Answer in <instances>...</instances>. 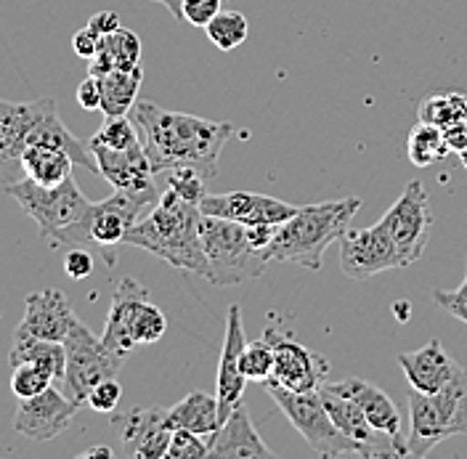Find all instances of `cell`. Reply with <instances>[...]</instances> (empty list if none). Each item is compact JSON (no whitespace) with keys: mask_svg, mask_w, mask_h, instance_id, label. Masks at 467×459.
Here are the masks:
<instances>
[{"mask_svg":"<svg viewBox=\"0 0 467 459\" xmlns=\"http://www.w3.org/2000/svg\"><path fill=\"white\" fill-rule=\"evenodd\" d=\"M168 189H173L175 194H181L183 200L189 202H202V197L207 194L204 192V175L202 172L192 171V168H175V171H168Z\"/></svg>","mask_w":467,"mask_h":459,"instance_id":"74e56055","label":"cell"},{"mask_svg":"<svg viewBox=\"0 0 467 459\" xmlns=\"http://www.w3.org/2000/svg\"><path fill=\"white\" fill-rule=\"evenodd\" d=\"M75 321H78V316L72 311L69 297L61 289H37V292L27 295L25 316H22L14 335L64 343V338H67V332L72 329Z\"/></svg>","mask_w":467,"mask_h":459,"instance_id":"e0dca14e","label":"cell"},{"mask_svg":"<svg viewBox=\"0 0 467 459\" xmlns=\"http://www.w3.org/2000/svg\"><path fill=\"white\" fill-rule=\"evenodd\" d=\"M327 385L358 403L367 420L375 425V431L385 433L390 438L396 457H407V435L401 433V414L385 391H379L372 382L358 380V377H348L343 382H327Z\"/></svg>","mask_w":467,"mask_h":459,"instance_id":"ac0fdd59","label":"cell"},{"mask_svg":"<svg viewBox=\"0 0 467 459\" xmlns=\"http://www.w3.org/2000/svg\"><path fill=\"white\" fill-rule=\"evenodd\" d=\"M337 245H340V271L353 282H367L382 271L404 268L401 253L382 221L369 229L350 226L337 239Z\"/></svg>","mask_w":467,"mask_h":459,"instance_id":"9c48e42d","label":"cell"},{"mask_svg":"<svg viewBox=\"0 0 467 459\" xmlns=\"http://www.w3.org/2000/svg\"><path fill=\"white\" fill-rule=\"evenodd\" d=\"M271 345H274V374L271 382L287 388V391H319L321 385L327 382L329 374V364L324 361V356L311 350L308 345L297 343L287 335H282L279 329L268 327L263 332Z\"/></svg>","mask_w":467,"mask_h":459,"instance_id":"7c38bea8","label":"cell"},{"mask_svg":"<svg viewBox=\"0 0 467 459\" xmlns=\"http://www.w3.org/2000/svg\"><path fill=\"white\" fill-rule=\"evenodd\" d=\"M200 224H202L200 204L183 200L173 189H165L160 194V202L151 204V213L128 229L122 245L141 247L160 260L171 263L173 268L192 271L207 279L210 268L204 258Z\"/></svg>","mask_w":467,"mask_h":459,"instance_id":"7a4b0ae2","label":"cell"},{"mask_svg":"<svg viewBox=\"0 0 467 459\" xmlns=\"http://www.w3.org/2000/svg\"><path fill=\"white\" fill-rule=\"evenodd\" d=\"M64 271L69 279H88L93 274V256L86 247H72L64 256Z\"/></svg>","mask_w":467,"mask_h":459,"instance_id":"b9f144b4","label":"cell"},{"mask_svg":"<svg viewBox=\"0 0 467 459\" xmlns=\"http://www.w3.org/2000/svg\"><path fill=\"white\" fill-rule=\"evenodd\" d=\"M144 80V69H109L99 75V88H101V112L104 117H125L139 101V88Z\"/></svg>","mask_w":467,"mask_h":459,"instance_id":"484cf974","label":"cell"},{"mask_svg":"<svg viewBox=\"0 0 467 459\" xmlns=\"http://www.w3.org/2000/svg\"><path fill=\"white\" fill-rule=\"evenodd\" d=\"M460 162H462V165L467 168V149H462V151H460Z\"/></svg>","mask_w":467,"mask_h":459,"instance_id":"f907efd6","label":"cell"},{"mask_svg":"<svg viewBox=\"0 0 467 459\" xmlns=\"http://www.w3.org/2000/svg\"><path fill=\"white\" fill-rule=\"evenodd\" d=\"M244 345H247V340H244L242 311H239V306H232L229 316H226V340H223L221 361H218V377H215V396L221 403L223 420L229 417L234 403H239L244 396L247 377L242 374V367H239V356H242Z\"/></svg>","mask_w":467,"mask_h":459,"instance_id":"ffe728a7","label":"cell"},{"mask_svg":"<svg viewBox=\"0 0 467 459\" xmlns=\"http://www.w3.org/2000/svg\"><path fill=\"white\" fill-rule=\"evenodd\" d=\"M379 221L390 231L404 260V268L417 263L422 258L433 231V210L425 186L420 181H409L404 194L388 207V213Z\"/></svg>","mask_w":467,"mask_h":459,"instance_id":"ba28073f","label":"cell"},{"mask_svg":"<svg viewBox=\"0 0 467 459\" xmlns=\"http://www.w3.org/2000/svg\"><path fill=\"white\" fill-rule=\"evenodd\" d=\"M210 454V435L192 431H173L165 459H204Z\"/></svg>","mask_w":467,"mask_h":459,"instance_id":"8d00e7d4","label":"cell"},{"mask_svg":"<svg viewBox=\"0 0 467 459\" xmlns=\"http://www.w3.org/2000/svg\"><path fill=\"white\" fill-rule=\"evenodd\" d=\"M276 226L258 224L244 226L229 218L202 215L200 236H202L204 258H207V282L215 287H234L247 279H255L271 263L265 256L268 242L274 239Z\"/></svg>","mask_w":467,"mask_h":459,"instance_id":"5b68a950","label":"cell"},{"mask_svg":"<svg viewBox=\"0 0 467 459\" xmlns=\"http://www.w3.org/2000/svg\"><path fill=\"white\" fill-rule=\"evenodd\" d=\"M204 35L210 37L213 46H218L221 51H234L239 48L247 35H250V22L244 14L239 11H221L215 14V19L204 27Z\"/></svg>","mask_w":467,"mask_h":459,"instance_id":"1f68e13d","label":"cell"},{"mask_svg":"<svg viewBox=\"0 0 467 459\" xmlns=\"http://www.w3.org/2000/svg\"><path fill=\"white\" fill-rule=\"evenodd\" d=\"M433 303L443 311L467 324V274L465 282L457 289H433Z\"/></svg>","mask_w":467,"mask_h":459,"instance_id":"60d3db41","label":"cell"},{"mask_svg":"<svg viewBox=\"0 0 467 459\" xmlns=\"http://www.w3.org/2000/svg\"><path fill=\"white\" fill-rule=\"evenodd\" d=\"M144 207H149L144 200H139L128 192H117V189L112 197L93 204L90 236H93V245L99 247L101 258L109 268L117 263V247L122 245L128 229L139 221Z\"/></svg>","mask_w":467,"mask_h":459,"instance_id":"2e32d148","label":"cell"},{"mask_svg":"<svg viewBox=\"0 0 467 459\" xmlns=\"http://www.w3.org/2000/svg\"><path fill=\"white\" fill-rule=\"evenodd\" d=\"M165 329H168L165 314L151 300H146L144 306L139 308L136 318H133V340H136V345H151L162 340Z\"/></svg>","mask_w":467,"mask_h":459,"instance_id":"e575fe53","label":"cell"},{"mask_svg":"<svg viewBox=\"0 0 467 459\" xmlns=\"http://www.w3.org/2000/svg\"><path fill=\"white\" fill-rule=\"evenodd\" d=\"M78 104L83 110H99L101 107V88H99V78L96 75H88L86 80L78 86Z\"/></svg>","mask_w":467,"mask_h":459,"instance_id":"7bdbcfd3","label":"cell"},{"mask_svg":"<svg viewBox=\"0 0 467 459\" xmlns=\"http://www.w3.org/2000/svg\"><path fill=\"white\" fill-rule=\"evenodd\" d=\"M88 27H90V32H93L96 37H104V35L115 32V29L122 27V25H119V16H117L115 11H99V14L90 16Z\"/></svg>","mask_w":467,"mask_h":459,"instance_id":"f6af8a7d","label":"cell"},{"mask_svg":"<svg viewBox=\"0 0 467 459\" xmlns=\"http://www.w3.org/2000/svg\"><path fill=\"white\" fill-rule=\"evenodd\" d=\"M96 165H99V175L107 178L117 192H128L146 204H157L160 202V189L154 183V168L146 157L144 146L136 144L130 149H109V146L93 144L88 141Z\"/></svg>","mask_w":467,"mask_h":459,"instance_id":"8fae6325","label":"cell"},{"mask_svg":"<svg viewBox=\"0 0 467 459\" xmlns=\"http://www.w3.org/2000/svg\"><path fill=\"white\" fill-rule=\"evenodd\" d=\"M72 165H75L72 157L58 146L29 144L22 154L25 175L40 186H58L72 175Z\"/></svg>","mask_w":467,"mask_h":459,"instance_id":"83f0119b","label":"cell"},{"mask_svg":"<svg viewBox=\"0 0 467 459\" xmlns=\"http://www.w3.org/2000/svg\"><path fill=\"white\" fill-rule=\"evenodd\" d=\"M112 446H90L86 452H80L78 457L80 459H93V457H104V459H112Z\"/></svg>","mask_w":467,"mask_h":459,"instance_id":"7dc6e473","label":"cell"},{"mask_svg":"<svg viewBox=\"0 0 467 459\" xmlns=\"http://www.w3.org/2000/svg\"><path fill=\"white\" fill-rule=\"evenodd\" d=\"M72 48H75V54L80 58H90L96 57V51H99V37L90 32V27H83L75 32V37H72Z\"/></svg>","mask_w":467,"mask_h":459,"instance_id":"ee69618b","label":"cell"},{"mask_svg":"<svg viewBox=\"0 0 467 459\" xmlns=\"http://www.w3.org/2000/svg\"><path fill=\"white\" fill-rule=\"evenodd\" d=\"M112 428L122 441L128 457L136 459H165L173 428L168 422V409H128L112 417Z\"/></svg>","mask_w":467,"mask_h":459,"instance_id":"4fadbf2b","label":"cell"},{"mask_svg":"<svg viewBox=\"0 0 467 459\" xmlns=\"http://www.w3.org/2000/svg\"><path fill=\"white\" fill-rule=\"evenodd\" d=\"M263 388L268 391V396L279 403V409L285 412V417L290 420V425L295 431L306 438V443L321 454V457H340V454H358V457H378L369 446L358 443L348 438L346 433L340 431L327 406L321 402L319 391H287L276 382H263Z\"/></svg>","mask_w":467,"mask_h":459,"instance_id":"8992f818","label":"cell"},{"mask_svg":"<svg viewBox=\"0 0 467 459\" xmlns=\"http://www.w3.org/2000/svg\"><path fill=\"white\" fill-rule=\"evenodd\" d=\"M239 367L242 374L253 382H268L274 374V345L263 335L258 340L244 345L242 356H239Z\"/></svg>","mask_w":467,"mask_h":459,"instance_id":"d6a6232c","label":"cell"},{"mask_svg":"<svg viewBox=\"0 0 467 459\" xmlns=\"http://www.w3.org/2000/svg\"><path fill=\"white\" fill-rule=\"evenodd\" d=\"M431 396L449 428V435H467V367H457L454 377Z\"/></svg>","mask_w":467,"mask_h":459,"instance_id":"f1b7e54d","label":"cell"},{"mask_svg":"<svg viewBox=\"0 0 467 459\" xmlns=\"http://www.w3.org/2000/svg\"><path fill=\"white\" fill-rule=\"evenodd\" d=\"M223 11V0H181V22L192 27H207L215 14Z\"/></svg>","mask_w":467,"mask_h":459,"instance_id":"ab89813d","label":"cell"},{"mask_svg":"<svg viewBox=\"0 0 467 459\" xmlns=\"http://www.w3.org/2000/svg\"><path fill=\"white\" fill-rule=\"evenodd\" d=\"M67 370H64V396L72 403L83 406L93 385L101 380L117 377L125 367V359L112 353L101 338H96L86 324L78 318L64 338Z\"/></svg>","mask_w":467,"mask_h":459,"instance_id":"52a82bcc","label":"cell"},{"mask_svg":"<svg viewBox=\"0 0 467 459\" xmlns=\"http://www.w3.org/2000/svg\"><path fill=\"white\" fill-rule=\"evenodd\" d=\"M130 120L157 175L192 168L204 178H213L218 172V157L234 136L232 122L171 112L151 101H136Z\"/></svg>","mask_w":467,"mask_h":459,"instance_id":"6da1fadb","label":"cell"},{"mask_svg":"<svg viewBox=\"0 0 467 459\" xmlns=\"http://www.w3.org/2000/svg\"><path fill=\"white\" fill-rule=\"evenodd\" d=\"M168 422L173 431L181 428V431L200 433V435H213L226 420L221 414V403L215 393L194 391L168 409Z\"/></svg>","mask_w":467,"mask_h":459,"instance_id":"cb8c5ba5","label":"cell"},{"mask_svg":"<svg viewBox=\"0 0 467 459\" xmlns=\"http://www.w3.org/2000/svg\"><path fill=\"white\" fill-rule=\"evenodd\" d=\"M154 3H162V5L173 14L175 19L181 22V0H154Z\"/></svg>","mask_w":467,"mask_h":459,"instance_id":"c3c4849f","label":"cell"},{"mask_svg":"<svg viewBox=\"0 0 467 459\" xmlns=\"http://www.w3.org/2000/svg\"><path fill=\"white\" fill-rule=\"evenodd\" d=\"M149 300V289L144 285H139L133 276H125L119 279L112 295V306H109V314H107V324H104V332H101V340L104 345L128 359L130 350L136 348L133 340V318L139 314V308Z\"/></svg>","mask_w":467,"mask_h":459,"instance_id":"d6986e66","label":"cell"},{"mask_svg":"<svg viewBox=\"0 0 467 459\" xmlns=\"http://www.w3.org/2000/svg\"><path fill=\"white\" fill-rule=\"evenodd\" d=\"M202 215H215V218H229L244 226H279L290 221L297 213V207L276 197H265L255 192H229V194H204L200 202Z\"/></svg>","mask_w":467,"mask_h":459,"instance_id":"9a60e30c","label":"cell"},{"mask_svg":"<svg viewBox=\"0 0 467 459\" xmlns=\"http://www.w3.org/2000/svg\"><path fill=\"white\" fill-rule=\"evenodd\" d=\"M119 396H122V385L117 382V377H109V380H101L99 385L90 388L86 403L99 414H115Z\"/></svg>","mask_w":467,"mask_h":459,"instance_id":"f35d334b","label":"cell"},{"mask_svg":"<svg viewBox=\"0 0 467 459\" xmlns=\"http://www.w3.org/2000/svg\"><path fill=\"white\" fill-rule=\"evenodd\" d=\"M54 377L35 367V364H19V367H11V391L14 396L22 402V399H32L37 393H43L46 388H51Z\"/></svg>","mask_w":467,"mask_h":459,"instance_id":"d590c367","label":"cell"},{"mask_svg":"<svg viewBox=\"0 0 467 459\" xmlns=\"http://www.w3.org/2000/svg\"><path fill=\"white\" fill-rule=\"evenodd\" d=\"M19 364H35L46 370L57 382H64V370H67L64 343L14 335V345L8 350V367H19Z\"/></svg>","mask_w":467,"mask_h":459,"instance_id":"4316f807","label":"cell"},{"mask_svg":"<svg viewBox=\"0 0 467 459\" xmlns=\"http://www.w3.org/2000/svg\"><path fill=\"white\" fill-rule=\"evenodd\" d=\"M141 67V40L136 32L117 27L99 37V51L88 61V75H104L109 69H136Z\"/></svg>","mask_w":467,"mask_h":459,"instance_id":"d4e9b609","label":"cell"},{"mask_svg":"<svg viewBox=\"0 0 467 459\" xmlns=\"http://www.w3.org/2000/svg\"><path fill=\"white\" fill-rule=\"evenodd\" d=\"M451 149L446 144V136L438 125L417 120V125L409 130L407 154L409 162L417 168H431L433 162H441Z\"/></svg>","mask_w":467,"mask_h":459,"instance_id":"f546056e","label":"cell"},{"mask_svg":"<svg viewBox=\"0 0 467 459\" xmlns=\"http://www.w3.org/2000/svg\"><path fill=\"white\" fill-rule=\"evenodd\" d=\"M393 314L399 316V321H407V318H409V303H407V300H399V303H393Z\"/></svg>","mask_w":467,"mask_h":459,"instance_id":"681fc988","label":"cell"},{"mask_svg":"<svg viewBox=\"0 0 467 459\" xmlns=\"http://www.w3.org/2000/svg\"><path fill=\"white\" fill-rule=\"evenodd\" d=\"M358 210V197L297 207L290 221L276 226L274 239L265 247V256L271 263H295L308 271H321L327 247L350 229L353 215Z\"/></svg>","mask_w":467,"mask_h":459,"instance_id":"277c9868","label":"cell"},{"mask_svg":"<svg viewBox=\"0 0 467 459\" xmlns=\"http://www.w3.org/2000/svg\"><path fill=\"white\" fill-rule=\"evenodd\" d=\"M321 393V402L327 406V412H329V417H332V422L340 428V431L346 433L348 438L353 441H358V443H364V446H369L378 457H396V452L393 449H382L378 446V438H375V425L367 420V414L361 412V406L348 399V396H343V393H337V391H332L327 382L319 388Z\"/></svg>","mask_w":467,"mask_h":459,"instance_id":"603a6c76","label":"cell"},{"mask_svg":"<svg viewBox=\"0 0 467 459\" xmlns=\"http://www.w3.org/2000/svg\"><path fill=\"white\" fill-rule=\"evenodd\" d=\"M90 141L93 144L109 146V149H130V146L141 144L139 141V130H136L130 115L104 117V125L90 136Z\"/></svg>","mask_w":467,"mask_h":459,"instance_id":"836d02e7","label":"cell"},{"mask_svg":"<svg viewBox=\"0 0 467 459\" xmlns=\"http://www.w3.org/2000/svg\"><path fill=\"white\" fill-rule=\"evenodd\" d=\"M213 459H253V457H276L274 449L263 443L261 433L255 431L250 420L247 403H234L226 422L210 435V454Z\"/></svg>","mask_w":467,"mask_h":459,"instance_id":"44dd1931","label":"cell"},{"mask_svg":"<svg viewBox=\"0 0 467 459\" xmlns=\"http://www.w3.org/2000/svg\"><path fill=\"white\" fill-rule=\"evenodd\" d=\"M5 194L19 202L22 213L37 224L40 236L51 250L67 253L72 247H96L90 236L96 202L86 200L72 175L58 186H40L25 175L5 186Z\"/></svg>","mask_w":467,"mask_h":459,"instance_id":"3957f363","label":"cell"},{"mask_svg":"<svg viewBox=\"0 0 467 459\" xmlns=\"http://www.w3.org/2000/svg\"><path fill=\"white\" fill-rule=\"evenodd\" d=\"M51 110H57L54 99H35V101L0 99V183L3 186L25 175L22 154L27 149L29 133Z\"/></svg>","mask_w":467,"mask_h":459,"instance_id":"30bf717a","label":"cell"},{"mask_svg":"<svg viewBox=\"0 0 467 459\" xmlns=\"http://www.w3.org/2000/svg\"><path fill=\"white\" fill-rule=\"evenodd\" d=\"M417 117L422 122H431V125H438L441 130L457 125L467 120V96L465 93H431L420 101L417 107Z\"/></svg>","mask_w":467,"mask_h":459,"instance_id":"4dcf8cb0","label":"cell"},{"mask_svg":"<svg viewBox=\"0 0 467 459\" xmlns=\"http://www.w3.org/2000/svg\"><path fill=\"white\" fill-rule=\"evenodd\" d=\"M443 136H446V144H449V149L460 154L462 149H467V120L457 122V125H451V128H446V130H443Z\"/></svg>","mask_w":467,"mask_h":459,"instance_id":"bcb514c9","label":"cell"},{"mask_svg":"<svg viewBox=\"0 0 467 459\" xmlns=\"http://www.w3.org/2000/svg\"><path fill=\"white\" fill-rule=\"evenodd\" d=\"M399 364L407 374L411 391L420 393H438L457 372V361L443 350L441 340H431L428 345L399 353Z\"/></svg>","mask_w":467,"mask_h":459,"instance_id":"7402d4cb","label":"cell"},{"mask_svg":"<svg viewBox=\"0 0 467 459\" xmlns=\"http://www.w3.org/2000/svg\"><path fill=\"white\" fill-rule=\"evenodd\" d=\"M78 409L80 406L69 402L64 396V391L46 388L43 393L19 402L16 417H14V431L25 438L37 441V443L54 441L57 435H61L72 425Z\"/></svg>","mask_w":467,"mask_h":459,"instance_id":"5bb4252c","label":"cell"}]
</instances>
